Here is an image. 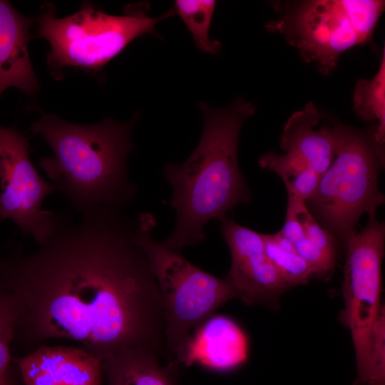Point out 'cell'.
Segmentation results:
<instances>
[{
	"label": "cell",
	"mask_w": 385,
	"mask_h": 385,
	"mask_svg": "<svg viewBox=\"0 0 385 385\" xmlns=\"http://www.w3.org/2000/svg\"><path fill=\"white\" fill-rule=\"evenodd\" d=\"M58 212L30 253L0 259V293L15 312L14 342L29 353L65 339L101 361L146 349L168 359L158 286L136 237L138 217L101 206Z\"/></svg>",
	"instance_id": "obj_1"
},
{
	"label": "cell",
	"mask_w": 385,
	"mask_h": 385,
	"mask_svg": "<svg viewBox=\"0 0 385 385\" xmlns=\"http://www.w3.org/2000/svg\"><path fill=\"white\" fill-rule=\"evenodd\" d=\"M200 108L204 128L196 148L183 163H168L163 169L173 188L169 203L176 219L172 234L161 243L175 251L204 240L209 221L221 220L250 199L239 168L237 148L242 125L255 114V106L239 98L224 108L205 103Z\"/></svg>",
	"instance_id": "obj_2"
},
{
	"label": "cell",
	"mask_w": 385,
	"mask_h": 385,
	"mask_svg": "<svg viewBox=\"0 0 385 385\" xmlns=\"http://www.w3.org/2000/svg\"><path fill=\"white\" fill-rule=\"evenodd\" d=\"M138 114L125 123L105 118L92 125H78L43 113L30 131L41 135L53 156L41 158L39 167L69 201L82 212L101 206L125 209L136 186L127 173V158L133 148L131 131Z\"/></svg>",
	"instance_id": "obj_3"
},
{
	"label": "cell",
	"mask_w": 385,
	"mask_h": 385,
	"mask_svg": "<svg viewBox=\"0 0 385 385\" xmlns=\"http://www.w3.org/2000/svg\"><path fill=\"white\" fill-rule=\"evenodd\" d=\"M154 216L138 217L136 237L148 257L160 294L165 322V342L171 364H183L195 332L224 303L237 298L225 279L196 267L178 251L156 242Z\"/></svg>",
	"instance_id": "obj_4"
},
{
	"label": "cell",
	"mask_w": 385,
	"mask_h": 385,
	"mask_svg": "<svg viewBox=\"0 0 385 385\" xmlns=\"http://www.w3.org/2000/svg\"><path fill=\"white\" fill-rule=\"evenodd\" d=\"M375 128L364 132L332 125L333 160L306 202L323 227L344 241L356 232L362 215L376 219V209L384 203L378 186L384 152L375 141Z\"/></svg>",
	"instance_id": "obj_5"
},
{
	"label": "cell",
	"mask_w": 385,
	"mask_h": 385,
	"mask_svg": "<svg viewBox=\"0 0 385 385\" xmlns=\"http://www.w3.org/2000/svg\"><path fill=\"white\" fill-rule=\"evenodd\" d=\"M385 226L369 220L346 240L340 319L350 330L358 385H376L384 373V311L380 304Z\"/></svg>",
	"instance_id": "obj_6"
},
{
	"label": "cell",
	"mask_w": 385,
	"mask_h": 385,
	"mask_svg": "<svg viewBox=\"0 0 385 385\" xmlns=\"http://www.w3.org/2000/svg\"><path fill=\"white\" fill-rule=\"evenodd\" d=\"M147 3L128 5L125 14H106L84 3L75 14L58 18L53 5L43 6L37 19L41 37L49 43L51 67H75L100 71L135 38L155 34V25L171 16L174 10L158 17L148 14Z\"/></svg>",
	"instance_id": "obj_7"
},
{
	"label": "cell",
	"mask_w": 385,
	"mask_h": 385,
	"mask_svg": "<svg viewBox=\"0 0 385 385\" xmlns=\"http://www.w3.org/2000/svg\"><path fill=\"white\" fill-rule=\"evenodd\" d=\"M384 6L381 0L289 1L265 27L283 35L304 61L327 76L344 51L370 41Z\"/></svg>",
	"instance_id": "obj_8"
},
{
	"label": "cell",
	"mask_w": 385,
	"mask_h": 385,
	"mask_svg": "<svg viewBox=\"0 0 385 385\" xmlns=\"http://www.w3.org/2000/svg\"><path fill=\"white\" fill-rule=\"evenodd\" d=\"M27 138L0 125V218L11 220L24 235L40 245L51 234L58 212L42 209L45 197L57 190L40 175L29 158Z\"/></svg>",
	"instance_id": "obj_9"
},
{
	"label": "cell",
	"mask_w": 385,
	"mask_h": 385,
	"mask_svg": "<svg viewBox=\"0 0 385 385\" xmlns=\"http://www.w3.org/2000/svg\"><path fill=\"white\" fill-rule=\"evenodd\" d=\"M220 221L231 254L225 279L237 298L247 305L272 302L288 287L265 253L262 234L226 217Z\"/></svg>",
	"instance_id": "obj_10"
},
{
	"label": "cell",
	"mask_w": 385,
	"mask_h": 385,
	"mask_svg": "<svg viewBox=\"0 0 385 385\" xmlns=\"http://www.w3.org/2000/svg\"><path fill=\"white\" fill-rule=\"evenodd\" d=\"M16 362L24 385H102L101 361L80 347L42 344Z\"/></svg>",
	"instance_id": "obj_11"
},
{
	"label": "cell",
	"mask_w": 385,
	"mask_h": 385,
	"mask_svg": "<svg viewBox=\"0 0 385 385\" xmlns=\"http://www.w3.org/2000/svg\"><path fill=\"white\" fill-rule=\"evenodd\" d=\"M31 23L9 1L0 0V97L10 87L29 95L39 89L28 48Z\"/></svg>",
	"instance_id": "obj_12"
},
{
	"label": "cell",
	"mask_w": 385,
	"mask_h": 385,
	"mask_svg": "<svg viewBox=\"0 0 385 385\" xmlns=\"http://www.w3.org/2000/svg\"><path fill=\"white\" fill-rule=\"evenodd\" d=\"M247 354V338L237 324L225 316H212L192 336L183 364L230 371L242 364Z\"/></svg>",
	"instance_id": "obj_13"
},
{
	"label": "cell",
	"mask_w": 385,
	"mask_h": 385,
	"mask_svg": "<svg viewBox=\"0 0 385 385\" xmlns=\"http://www.w3.org/2000/svg\"><path fill=\"white\" fill-rule=\"evenodd\" d=\"M324 114L313 102L294 113L280 138L285 153L306 162L322 176L334 157L332 125L323 122Z\"/></svg>",
	"instance_id": "obj_14"
},
{
	"label": "cell",
	"mask_w": 385,
	"mask_h": 385,
	"mask_svg": "<svg viewBox=\"0 0 385 385\" xmlns=\"http://www.w3.org/2000/svg\"><path fill=\"white\" fill-rule=\"evenodd\" d=\"M159 355L146 349L121 351L101 361L106 385H175L173 364H160Z\"/></svg>",
	"instance_id": "obj_15"
},
{
	"label": "cell",
	"mask_w": 385,
	"mask_h": 385,
	"mask_svg": "<svg viewBox=\"0 0 385 385\" xmlns=\"http://www.w3.org/2000/svg\"><path fill=\"white\" fill-rule=\"evenodd\" d=\"M353 111L364 121H375L374 139L384 148L385 142V48L377 73L370 79H359L355 85Z\"/></svg>",
	"instance_id": "obj_16"
},
{
	"label": "cell",
	"mask_w": 385,
	"mask_h": 385,
	"mask_svg": "<svg viewBox=\"0 0 385 385\" xmlns=\"http://www.w3.org/2000/svg\"><path fill=\"white\" fill-rule=\"evenodd\" d=\"M259 164L281 178L288 197L304 202L314 195L321 178L306 162L287 153H267L260 158Z\"/></svg>",
	"instance_id": "obj_17"
},
{
	"label": "cell",
	"mask_w": 385,
	"mask_h": 385,
	"mask_svg": "<svg viewBox=\"0 0 385 385\" xmlns=\"http://www.w3.org/2000/svg\"><path fill=\"white\" fill-rule=\"evenodd\" d=\"M262 237L265 253L287 286L307 284L314 272L283 232L262 234Z\"/></svg>",
	"instance_id": "obj_18"
},
{
	"label": "cell",
	"mask_w": 385,
	"mask_h": 385,
	"mask_svg": "<svg viewBox=\"0 0 385 385\" xmlns=\"http://www.w3.org/2000/svg\"><path fill=\"white\" fill-rule=\"evenodd\" d=\"M216 6L213 0H177L175 11L192 34L196 46L212 55L220 52L221 43L210 38V28Z\"/></svg>",
	"instance_id": "obj_19"
},
{
	"label": "cell",
	"mask_w": 385,
	"mask_h": 385,
	"mask_svg": "<svg viewBox=\"0 0 385 385\" xmlns=\"http://www.w3.org/2000/svg\"><path fill=\"white\" fill-rule=\"evenodd\" d=\"M281 231L293 244L297 253L309 264L314 274L324 277L333 270L335 257L322 252L304 238L301 224L288 209Z\"/></svg>",
	"instance_id": "obj_20"
},
{
	"label": "cell",
	"mask_w": 385,
	"mask_h": 385,
	"mask_svg": "<svg viewBox=\"0 0 385 385\" xmlns=\"http://www.w3.org/2000/svg\"><path fill=\"white\" fill-rule=\"evenodd\" d=\"M15 312L11 298L0 293V379L5 377L14 342Z\"/></svg>",
	"instance_id": "obj_21"
},
{
	"label": "cell",
	"mask_w": 385,
	"mask_h": 385,
	"mask_svg": "<svg viewBox=\"0 0 385 385\" xmlns=\"http://www.w3.org/2000/svg\"><path fill=\"white\" fill-rule=\"evenodd\" d=\"M0 385H9L6 381L5 377L0 379Z\"/></svg>",
	"instance_id": "obj_22"
}]
</instances>
